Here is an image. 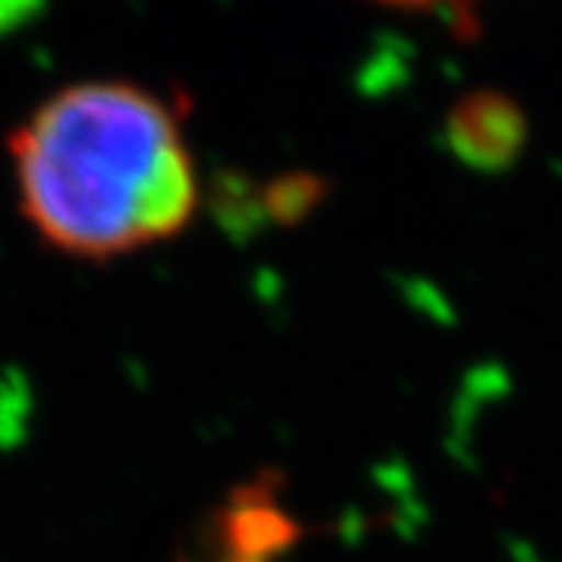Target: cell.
<instances>
[{
	"mask_svg": "<svg viewBox=\"0 0 562 562\" xmlns=\"http://www.w3.org/2000/svg\"><path fill=\"white\" fill-rule=\"evenodd\" d=\"M8 149L27 224L61 255L123 258L177 237L196 214L180 115L146 86L71 82L24 119Z\"/></svg>",
	"mask_w": 562,
	"mask_h": 562,
	"instance_id": "cell-1",
	"label": "cell"
}]
</instances>
